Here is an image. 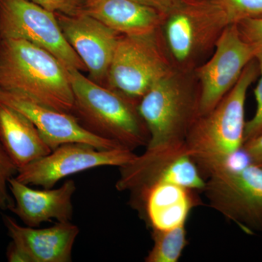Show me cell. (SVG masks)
Here are the masks:
<instances>
[{
    "instance_id": "5",
    "label": "cell",
    "mask_w": 262,
    "mask_h": 262,
    "mask_svg": "<svg viewBox=\"0 0 262 262\" xmlns=\"http://www.w3.org/2000/svg\"><path fill=\"white\" fill-rule=\"evenodd\" d=\"M230 25L215 0H176L158 32L175 70L193 71Z\"/></svg>"
},
{
    "instance_id": "19",
    "label": "cell",
    "mask_w": 262,
    "mask_h": 262,
    "mask_svg": "<svg viewBox=\"0 0 262 262\" xmlns=\"http://www.w3.org/2000/svg\"><path fill=\"white\" fill-rule=\"evenodd\" d=\"M151 236L154 244L146 262L179 261L188 244L186 225L165 230L153 229Z\"/></svg>"
},
{
    "instance_id": "27",
    "label": "cell",
    "mask_w": 262,
    "mask_h": 262,
    "mask_svg": "<svg viewBox=\"0 0 262 262\" xmlns=\"http://www.w3.org/2000/svg\"><path fill=\"white\" fill-rule=\"evenodd\" d=\"M7 258L10 262H28L24 253L12 241L7 250Z\"/></svg>"
},
{
    "instance_id": "8",
    "label": "cell",
    "mask_w": 262,
    "mask_h": 262,
    "mask_svg": "<svg viewBox=\"0 0 262 262\" xmlns=\"http://www.w3.org/2000/svg\"><path fill=\"white\" fill-rule=\"evenodd\" d=\"M170 183L195 191H203L206 181L194 160L188 154L185 144L165 149L146 148L130 163L120 168L115 187L120 192L130 193L134 205L154 186Z\"/></svg>"
},
{
    "instance_id": "6",
    "label": "cell",
    "mask_w": 262,
    "mask_h": 262,
    "mask_svg": "<svg viewBox=\"0 0 262 262\" xmlns=\"http://www.w3.org/2000/svg\"><path fill=\"white\" fill-rule=\"evenodd\" d=\"M175 70L158 29L119 38L105 87L136 102L158 81Z\"/></svg>"
},
{
    "instance_id": "28",
    "label": "cell",
    "mask_w": 262,
    "mask_h": 262,
    "mask_svg": "<svg viewBox=\"0 0 262 262\" xmlns=\"http://www.w3.org/2000/svg\"><path fill=\"white\" fill-rule=\"evenodd\" d=\"M1 39H2L1 36H0V42H1Z\"/></svg>"
},
{
    "instance_id": "22",
    "label": "cell",
    "mask_w": 262,
    "mask_h": 262,
    "mask_svg": "<svg viewBox=\"0 0 262 262\" xmlns=\"http://www.w3.org/2000/svg\"><path fill=\"white\" fill-rule=\"evenodd\" d=\"M236 24L241 36L252 48L255 59L262 64V18L246 19Z\"/></svg>"
},
{
    "instance_id": "16",
    "label": "cell",
    "mask_w": 262,
    "mask_h": 262,
    "mask_svg": "<svg viewBox=\"0 0 262 262\" xmlns=\"http://www.w3.org/2000/svg\"><path fill=\"white\" fill-rule=\"evenodd\" d=\"M198 191L170 183H161L150 188L132 205L151 230H165L186 225L193 208L201 200Z\"/></svg>"
},
{
    "instance_id": "12",
    "label": "cell",
    "mask_w": 262,
    "mask_h": 262,
    "mask_svg": "<svg viewBox=\"0 0 262 262\" xmlns=\"http://www.w3.org/2000/svg\"><path fill=\"white\" fill-rule=\"evenodd\" d=\"M0 103L23 114L37 127L52 151L67 143H84L100 149L123 148L85 130L72 114L32 99L21 93L0 87Z\"/></svg>"
},
{
    "instance_id": "21",
    "label": "cell",
    "mask_w": 262,
    "mask_h": 262,
    "mask_svg": "<svg viewBox=\"0 0 262 262\" xmlns=\"http://www.w3.org/2000/svg\"><path fill=\"white\" fill-rule=\"evenodd\" d=\"M18 173V168L0 142V209L10 210L14 200L10 195L9 180Z\"/></svg>"
},
{
    "instance_id": "11",
    "label": "cell",
    "mask_w": 262,
    "mask_h": 262,
    "mask_svg": "<svg viewBox=\"0 0 262 262\" xmlns=\"http://www.w3.org/2000/svg\"><path fill=\"white\" fill-rule=\"evenodd\" d=\"M208 61L194 69L200 86V115L211 111L237 83L246 66L255 59L251 46L237 24L227 26Z\"/></svg>"
},
{
    "instance_id": "23",
    "label": "cell",
    "mask_w": 262,
    "mask_h": 262,
    "mask_svg": "<svg viewBox=\"0 0 262 262\" xmlns=\"http://www.w3.org/2000/svg\"><path fill=\"white\" fill-rule=\"evenodd\" d=\"M259 65L260 79L254 89L256 101V110L251 120L246 122L244 143L262 134V64Z\"/></svg>"
},
{
    "instance_id": "4",
    "label": "cell",
    "mask_w": 262,
    "mask_h": 262,
    "mask_svg": "<svg viewBox=\"0 0 262 262\" xmlns=\"http://www.w3.org/2000/svg\"><path fill=\"white\" fill-rule=\"evenodd\" d=\"M138 110L149 133L146 148L184 145L200 116V86L194 70H174L139 99Z\"/></svg>"
},
{
    "instance_id": "10",
    "label": "cell",
    "mask_w": 262,
    "mask_h": 262,
    "mask_svg": "<svg viewBox=\"0 0 262 262\" xmlns=\"http://www.w3.org/2000/svg\"><path fill=\"white\" fill-rule=\"evenodd\" d=\"M137 155L125 148L100 149L84 143H67L49 155L18 169L15 179L27 185L51 189L61 179L89 169L103 166L120 168Z\"/></svg>"
},
{
    "instance_id": "2",
    "label": "cell",
    "mask_w": 262,
    "mask_h": 262,
    "mask_svg": "<svg viewBox=\"0 0 262 262\" xmlns=\"http://www.w3.org/2000/svg\"><path fill=\"white\" fill-rule=\"evenodd\" d=\"M68 72L75 101L72 115L85 130L131 151L147 146L149 133L138 102L96 83L80 70Z\"/></svg>"
},
{
    "instance_id": "7",
    "label": "cell",
    "mask_w": 262,
    "mask_h": 262,
    "mask_svg": "<svg viewBox=\"0 0 262 262\" xmlns=\"http://www.w3.org/2000/svg\"><path fill=\"white\" fill-rule=\"evenodd\" d=\"M204 192L209 206L246 233L262 232V168L248 162L230 165L208 175Z\"/></svg>"
},
{
    "instance_id": "24",
    "label": "cell",
    "mask_w": 262,
    "mask_h": 262,
    "mask_svg": "<svg viewBox=\"0 0 262 262\" xmlns=\"http://www.w3.org/2000/svg\"><path fill=\"white\" fill-rule=\"evenodd\" d=\"M53 13L76 15L84 13L86 0H29Z\"/></svg>"
},
{
    "instance_id": "25",
    "label": "cell",
    "mask_w": 262,
    "mask_h": 262,
    "mask_svg": "<svg viewBox=\"0 0 262 262\" xmlns=\"http://www.w3.org/2000/svg\"><path fill=\"white\" fill-rule=\"evenodd\" d=\"M241 150L250 163L262 168V134L246 141Z\"/></svg>"
},
{
    "instance_id": "3",
    "label": "cell",
    "mask_w": 262,
    "mask_h": 262,
    "mask_svg": "<svg viewBox=\"0 0 262 262\" xmlns=\"http://www.w3.org/2000/svg\"><path fill=\"white\" fill-rule=\"evenodd\" d=\"M0 87L63 113L73 110L68 70L51 53L27 41L1 39Z\"/></svg>"
},
{
    "instance_id": "15",
    "label": "cell",
    "mask_w": 262,
    "mask_h": 262,
    "mask_svg": "<svg viewBox=\"0 0 262 262\" xmlns=\"http://www.w3.org/2000/svg\"><path fill=\"white\" fill-rule=\"evenodd\" d=\"M9 237L28 262H70L80 229L71 222H58L53 227L37 229L19 225L11 217L3 216Z\"/></svg>"
},
{
    "instance_id": "14",
    "label": "cell",
    "mask_w": 262,
    "mask_h": 262,
    "mask_svg": "<svg viewBox=\"0 0 262 262\" xmlns=\"http://www.w3.org/2000/svg\"><path fill=\"white\" fill-rule=\"evenodd\" d=\"M9 189L14 205L10 211L31 227H38L43 222L56 220L71 222L73 216L72 196L76 191L73 180H67L57 189H34L13 177Z\"/></svg>"
},
{
    "instance_id": "17",
    "label": "cell",
    "mask_w": 262,
    "mask_h": 262,
    "mask_svg": "<svg viewBox=\"0 0 262 262\" xmlns=\"http://www.w3.org/2000/svg\"><path fill=\"white\" fill-rule=\"evenodd\" d=\"M0 142L18 170L52 151L30 120L3 103H0Z\"/></svg>"
},
{
    "instance_id": "20",
    "label": "cell",
    "mask_w": 262,
    "mask_h": 262,
    "mask_svg": "<svg viewBox=\"0 0 262 262\" xmlns=\"http://www.w3.org/2000/svg\"><path fill=\"white\" fill-rule=\"evenodd\" d=\"M225 13L229 24L246 19L262 18V0H215Z\"/></svg>"
},
{
    "instance_id": "26",
    "label": "cell",
    "mask_w": 262,
    "mask_h": 262,
    "mask_svg": "<svg viewBox=\"0 0 262 262\" xmlns=\"http://www.w3.org/2000/svg\"><path fill=\"white\" fill-rule=\"evenodd\" d=\"M134 1L158 10L163 15L170 9L176 0H134Z\"/></svg>"
},
{
    "instance_id": "18",
    "label": "cell",
    "mask_w": 262,
    "mask_h": 262,
    "mask_svg": "<svg viewBox=\"0 0 262 262\" xmlns=\"http://www.w3.org/2000/svg\"><path fill=\"white\" fill-rule=\"evenodd\" d=\"M84 13L122 35L154 32L163 16L158 10L134 0H86Z\"/></svg>"
},
{
    "instance_id": "13",
    "label": "cell",
    "mask_w": 262,
    "mask_h": 262,
    "mask_svg": "<svg viewBox=\"0 0 262 262\" xmlns=\"http://www.w3.org/2000/svg\"><path fill=\"white\" fill-rule=\"evenodd\" d=\"M55 14L67 42L85 65L89 78L106 86L108 70L122 34L86 13Z\"/></svg>"
},
{
    "instance_id": "1",
    "label": "cell",
    "mask_w": 262,
    "mask_h": 262,
    "mask_svg": "<svg viewBox=\"0 0 262 262\" xmlns=\"http://www.w3.org/2000/svg\"><path fill=\"white\" fill-rule=\"evenodd\" d=\"M259 73V65L253 59L228 94L213 110L200 115L189 131L184 144L186 149L207 176L230 164L242 149L246 95Z\"/></svg>"
},
{
    "instance_id": "9",
    "label": "cell",
    "mask_w": 262,
    "mask_h": 262,
    "mask_svg": "<svg viewBox=\"0 0 262 262\" xmlns=\"http://www.w3.org/2000/svg\"><path fill=\"white\" fill-rule=\"evenodd\" d=\"M2 39H21L46 50L67 70L88 72L63 36L56 14L29 0H0Z\"/></svg>"
}]
</instances>
